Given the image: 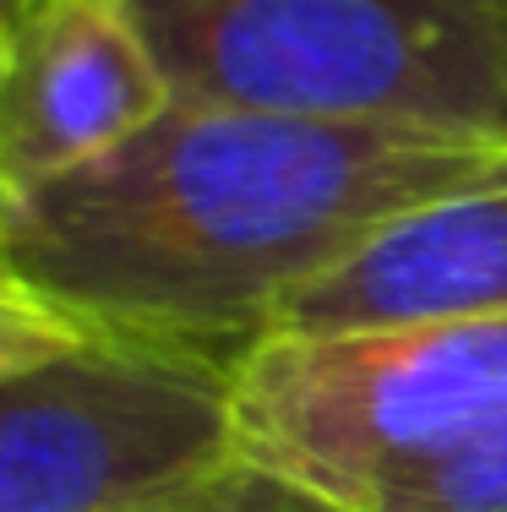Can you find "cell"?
<instances>
[{"label":"cell","mask_w":507,"mask_h":512,"mask_svg":"<svg viewBox=\"0 0 507 512\" xmlns=\"http://www.w3.org/2000/svg\"><path fill=\"white\" fill-rule=\"evenodd\" d=\"M6 66H11V22L0 17V82H6Z\"/></svg>","instance_id":"7c38bea8"},{"label":"cell","mask_w":507,"mask_h":512,"mask_svg":"<svg viewBox=\"0 0 507 512\" xmlns=\"http://www.w3.org/2000/svg\"><path fill=\"white\" fill-rule=\"evenodd\" d=\"M175 109L137 0H33L0 82V186H50Z\"/></svg>","instance_id":"5b68a950"},{"label":"cell","mask_w":507,"mask_h":512,"mask_svg":"<svg viewBox=\"0 0 507 512\" xmlns=\"http://www.w3.org/2000/svg\"><path fill=\"white\" fill-rule=\"evenodd\" d=\"M28 6H33V0H0V17H6V22H17Z\"/></svg>","instance_id":"4fadbf2b"},{"label":"cell","mask_w":507,"mask_h":512,"mask_svg":"<svg viewBox=\"0 0 507 512\" xmlns=\"http://www.w3.org/2000/svg\"><path fill=\"white\" fill-rule=\"evenodd\" d=\"M235 453L338 512H366L507 420V316L262 333L229 360Z\"/></svg>","instance_id":"3957f363"},{"label":"cell","mask_w":507,"mask_h":512,"mask_svg":"<svg viewBox=\"0 0 507 512\" xmlns=\"http://www.w3.org/2000/svg\"><path fill=\"white\" fill-rule=\"evenodd\" d=\"M486 11H491V28H497L502 55H507V0H486Z\"/></svg>","instance_id":"30bf717a"},{"label":"cell","mask_w":507,"mask_h":512,"mask_svg":"<svg viewBox=\"0 0 507 512\" xmlns=\"http://www.w3.org/2000/svg\"><path fill=\"white\" fill-rule=\"evenodd\" d=\"M82 338H88V327L71 322L66 311H55L44 295H33L22 278H11L0 267V376L39 365L50 355H66Z\"/></svg>","instance_id":"ba28073f"},{"label":"cell","mask_w":507,"mask_h":512,"mask_svg":"<svg viewBox=\"0 0 507 512\" xmlns=\"http://www.w3.org/2000/svg\"><path fill=\"white\" fill-rule=\"evenodd\" d=\"M366 512H507V420L393 485Z\"/></svg>","instance_id":"52a82bcc"},{"label":"cell","mask_w":507,"mask_h":512,"mask_svg":"<svg viewBox=\"0 0 507 512\" xmlns=\"http://www.w3.org/2000/svg\"><path fill=\"white\" fill-rule=\"evenodd\" d=\"M507 186V137L175 104L11 202L6 273L88 333L235 360L409 213Z\"/></svg>","instance_id":"6da1fadb"},{"label":"cell","mask_w":507,"mask_h":512,"mask_svg":"<svg viewBox=\"0 0 507 512\" xmlns=\"http://www.w3.org/2000/svg\"><path fill=\"white\" fill-rule=\"evenodd\" d=\"M507 316V186L431 202L300 284L268 333Z\"/></svg>","instance_id":"8992f818"},{"label":"cell","mask_w":507,"mask_h":512,"mask_svg":"<svg viewBox=\"0 0 507 512\" xmlns=\"http://www.w3.org/2000/svg\"><path fill=\"white\" fill-rule=\"evenodd\" d=\"M175 104L507 137L486 0H137Z\"/></svg>","instance_id":"7a4b0ae2"},{"label":"cell","mask_w":507,"mask_h":512,"mask_svg":"<svg viewBox=\"0 0 507 512\" xmlns=\"http://www.w3.org/2000/svg\"><path fill=\"white\" fill-rule=\"evenodd\" d=\"M11 202H17V197H11L6 186H0V267H6V224H11Z\"/></svg>","instance_id":"8fae6325"},{"label":"cell","mask_w":507,"mask_h":512,"mask_svg":"<svg viewBox=\"0 0 507 512\" xmlns=\"http://www.w3.org/2000/svg\"><path fill=\"white\" fill-rule=\"evenodd\" d=\"M229 463V360L88 333L0 376V512H148Z\"/></svg>","instance_id":"277c9868"},{"label":"cell","mask_w":507,"mask_h":512,"mask_svg":"<svg viewBox=\"0 0 507 512\" xmlns=\"http://www.w3.org/2000/svg\"><path fill=\"white\" fill-rule=\"evenodd\" d=\"M148 512H338V507L306 496L300 485L279 480V474H262L251 463H229L224 474H213V480L191 485V491L169 496V502Z\"/></svg>","instance_id":"9c48e42d"}]
</instances>
